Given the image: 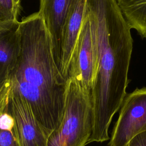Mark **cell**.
Masks as SVG:
<instances>
[{"mask_svg": "<svg viewBox=\"0 0 146 146\" xmlns=\"http://www.w3.org/2000/svg\"><path fill=\"white\" fill-rule=\"evenodd\" d=\"M21 51L7 82L27 101L49 136L64 113L68 80L56 66L51 34L38 11L20 22Z\"/></svg>", "mask_w": 146, "mask_h": 146, "instance_id": "obj_1", "label": "cell"}, {"mask_svg": "<svg viewBox=\"0 0 146 146\" xmlns=\"http://www.w3.org/2000/svg\"><path fill=\"white\" fill-rule=\"evenodd\" d=\"M93 128L91 92L75 79L68 80L64 110L59 125L48 138V146H85Z\"/></svg>", "mask_w": 146, "mask_h": 146, "instance_id": "obj_2", "label": "cell"}, {"mask_svg": "<svg viewBox=\"0 0 146 146\" xmlns=\"http://www.w3.org/2000/svg\"><path fill=\"white\" fill-rule=\"evenodd\" d=\"M13 117L20 146H48V135L35 118L27 101L15 89L0 88V112Z\"/></svg>", "mask_w": 146, "mask_h": 146, "instance_id": "obj_3", "label": "cell"}, {"mask_svg": "<svg viewBox=\"0 0 146 146\" xmlns=\"http://www.w3.org/2000/svg\"><path fill=\"white\" fill-rule=\"evenodd\" d=\"M146 131V87L126 95L108 146H128L138 134Z\"/></svg>", "mask_w": 146, "mask_h": 146, "instance_id": "obj_4", "label": "cell"}, {"mask_svg": "<svg viewBox=\"0 0 146 146\" xmlns=\"http://www.w3.org/2000/svg\"><path fill=\"white\" fill-rule=\"evenodd\" d=\"M97 70L98 60L92 42L90 22L86 10L83 25L70 63L68 79H75L91 92Z\"/></svg>", "mask_w": 146, "mask_h": 146, "instance_id": "obj_5", "label": "cell"}, {"mask_svg": "<svg viewBox=\"0 0 146 146\" xmlns=\"http://www.w3.org/2000/svg\"><path fill=\"white\" fill-rule=\"evenodd\" d=\"M87 0H72L65 20L58 66L62 75L68 80L70 63L84 18Z\"/></svg>", "mask_w": 146, "mask_h": 146, "instance_id": "obj_6", "label": "cell"}, {"mask_svg": "<svg viewBox=\"0 0 146 146\" xmlns=\"http://www.w3.org/2000/svg\"><path fill=\"white\" fill-rule=\"evenodd\" d=\"M18 20L0 22V87L14 68L21 51Z\"/></svg>", "mask_w": 146, "mask_h": 146, "instance_id": "obj_7", "label": "cell"}, {"mask_svg": "<svg viewBox=\"0 0 146 146\" xmlns=\"http://www.w3.org/2000/svg\"><path fill=\"white\" fill-rule=\"evenodd\" d=\"M72 0H39L40 13L51 34L58 67L60 58L63 29Z\"/></svg>", "mask_w": 146, "mask_h": 146, "instance_id": "obj_8", "label": "cell"}, {"mask_svg": "<svg viewBox=\"0 0 146 146\" xmlns=\"http://www.w3.org/2000/svg\"><path fill=\"white\" fill-rule=\"evenodd\" d=\"M131 29L146 39V0H116Z\"/></svg>", "mask_w": 146, "mask_h": 146, "instance_id": "obj_9", "label": "cell"}, {"mask_svg": "<svg viewBox=\"0 0 146 146\" xmlns=\"http://www.w3.org/2000/svg\"><path fill=\"white\" fill-rule=\"evenodd\" d=\"M21 0H0V22L18 20Z\"/></svg>", "mask_w": 146, "mask_h": 146, "instance_id": "obj_10", "label": "cell"}, {"mask_svg": "<svg viewBox=\"0 0 146 146\" xmlns=\"http://www.w3.org/2000/svg\"><path fill=\"white\" fill-rule=\"evenodd\" d=\"M0 129V146H20L15 124L9 128Z\"/></svg>", "mask_w": 146, "mask_h": 146, "instance_id": "obj_11", "label": "cell"}, {"mask_svg": "<svg viewBox=\"0 0 146 146\" xmlns=\"http://www.w3.org/2000/svg\"><path fill=\"white\" fill-rule=\"evenodd\" d=\"M128 146H146V131L135 136L129 141Z\"/></svg>", "mask_w": 146, "mask_h": 146, "instance_id": "obj_12", "label": "cell"}]
</instances>
